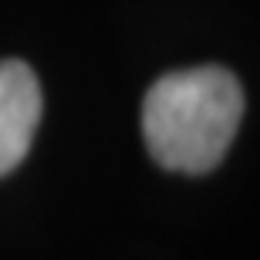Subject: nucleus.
Wrapping results in <instances>:
<instances>
[{
    "label": "nucleus",
    "instance_id": "obj_1",
    "mask_svg": "<svg viewBox=\"0 0 260 260\" xmlns=\"http://www.w3.org/2000/svg\"><path fill=\"white\" fill-rule=\"evenodd\" d=\"M243 118L240 81L216 64L162 75L142 105V135L162 169L186 176L223 162Z\"/></svg>",
    "mask_w": 260,
    "mask_h": 260
},
{
    "label": "nucleus",
    "instance_id": "obj_2",
    "mask_svg": "<svg viewBox=\"0 0 260 260\" xmlns=\"http://www.w3.org/2000/svg\"><path fill=\"white\" fill-rule=\"evenodd\" d=\"M41 122V85L24 61H0V176L17 169Z\"/></svg>",
    "mask_w": 260,
    "mask_h": 260
}]
</instances>
